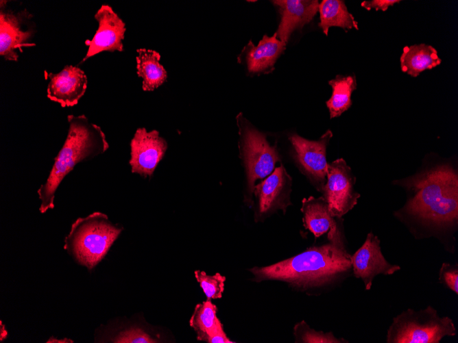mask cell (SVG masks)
Listing matches in <instances>:
<instances>
[{"label": "cell", "instance_id": "cell-1", "mask_svg": "<svg viewBox=\"0 0 458 343\" xmlns=\"http://www.w3.org/2000/svg\"><path fill=\"white\" fill-rule=\"evenodd\" d=\"M351 270V255L344 245L330 242L274 264L250 269L256 281L278 280L302 290L329 285Z\"/></svg>", "mask_w": 458, "mask_h": 343}, {"label": "cell", "instance_id": "cell-2", "mask_svg": "<svg viewBox=\"0 0 458 343\" xmlns=\"http://www.w3.org/2000/svg\"><path fill=\"white\" fill-rule=\"evenodd\" d=\"M400 184L411 192L404 207L407 213L438 227L457 223L458 177L452 167L437 166L400 181Z\"/></svg>", "mask_w": 458, "mask_h": 343}, {"label": "cell", "instance_id": "cell-3", "mask_svg": "<svg viewBox=\"0 0 458 343\" xmlns=\"http://www.w3.org/2000/svg\"><path fill=\"white\" fill-rule=\"evenodd\" d=\"M67 119L69 127L67 138L54 159L47 181L37 191L42 214L54 207L57 188L77 163L102 154L109 147L101 127L91 123L85 115L71 114Z\"/></svg>", "mask_w": 458, "mask_h": 343}, {"label": "cell", "instance_id": "cell-4", "mask_svg": "<svg viewBox=\"0 0 458 343\" xmlns=\"http://www.w3.org/2000/svg\"><path fill=\"white\" fill-rule=\"evenodd\" d=\"M122 230L107 215L95 212L72 224L64 238V249L77 263L91 270L105 257Z\"/></svg>", "mask_w": 458, "mask_h": 343}, {"label": "cell", "instance_id": "cell-5", "mask_svg": "<svg viewBox=\"0 0 458 343\" xmlns=\"http://www.w3.org/2000/svg\"><path fill=\"white\" fill-rule=\"evenodd\" d=\"M457 333L453 320L440 317L428 305L418 311L409 308L393 318L387 331V343H439L444 337Z\"/></svg>", "mask_w": 458, "mask_h": 343}, {"label": "cell", "instance_id": "cell-6", "mask_svg": "<svg viewBox=\"0 0 458 343\" xmlns=\"http://www.w3.org/2000/svg\"><path fill=\"white\" fill-rule=\"evenodd\" d=\"M239 128V157L243 161L249 191L253 193L255 181L265 179L273 171L279 155L265 135L257 130L243 116H237Z\"/></svg>", "mask_w": 458, "mask_h": 343}, {"label": "cell", "instance_id": "cell-7", "mask_svg": "<svg viewBox=\"0 0 458 343\" xmlns=\"http://www.w3.org/2000/svg\"><path fill=\"white\" fill-rule=\"evenodd\" d=\"M0 11V55L5 60L16 61L17 51L23 47L35 46L32 42L36 33L33 15L26 9L14 12L5 8V2L1 1Z\"/></svg>", "mask_w": 458, "mask_h": 343}, {"label": "cell", "instance_id": "cell-8", "mask_svg": "<svg viewBox=\"0 0 458 343\" xmlns=\"http://www.w3.org/2000/svg\"><path fill=\"white\" fill-rule=\"evenodd\" d=\"M326 177L321 192L332 215L340 218L354 207L360 197L354 188L356 179L341 158L328 164Z\"/></svg>", "mask_w": 458, "mask_h": 343}, {"label": "cell", "instance_id": "cell-9", "mask_svg": "<svg viewBox=\"0 0 458 343\" xmlns=\"http://www.w3.org/2000/svg\"><path fill=\"white\" fill-rule=\"evenodd\" d=\"M167 149V143L158 131L138 128L130 142L129 164L132 173L151 177Z\"/></svg>", "mask_w": 458, "mask_h": 343}, {"label": "cell", "instance_id": "cell-10", "mask_svg": "<svg viewBox=\"0 0 458 343\" xmlns=\"http://www.w3.org/2000/svg\"><path fill=\"white\" fill-rule=\"evenodd\" d=\"M332 136V132L328 130L318 140H309L297 134L289 137L294 149L296 159L320 192L325 184L327 175L328 164L326 162V153Z\"/></svg>", "mask_w": 458, "mask_h": 343}, {"label": "cell", "instance_id": "cell-11", "mask_svg": "<svg viewBox=\"0 0 458 343\" xmlns=\"http://www.w3.org/2000/svg\"><path fill=\"white\" fill-rule=\"evenodd\" d=\"M352 270L361 279L365 289H371L374 277L378 275H391L400 270L397 264H390L383 256L377 236L370 232L363 245L351 255Z\"/></svg>", "mask_w": 458, "mask_h": 343}, {"label": "cell", "instance_id": "cell-12", "mask_svg": "<svg viewBox=\"0 0 458 343\" xmlns=\"http://www.w3.org/2000/svg\"><path fill=\"white\" fill-rule=\"evenodd\" d=\"M98 28L91 40H86L88 51L80 62L103 51H122L123 40L126 31L125 24L108 5H102L95 14Z\"/></svg>", "mask_w": 458, "mask_h": 343}, {"label": "cell", "instance_id": "cell-13", "mask_svg": "<svg viewBox=\"0 0 458 343\" xmlns=\"http://www.w3.org/2000/svg\"><path fill=\"white\" fill-rule=\"evenodd\" d=\"M291 185V179L282 165L255 185L256 216L265 218L277 209L285 211L289 203Z\"/></svg>", "mask_w": 458, "mask_h": 343}, {"label": "cell", "instance_id": "cell-14", "mask_svg": "<svg viewBox=\"0 0 458 343\" xmlns=\"http://www.w3.org/2000/svg\"><path fill=\"white\" fill-rule=\"evenodd\" d=\"M47 97L62 107L75 105L84 94L88 79L77 66L68 65L58 73L48 74Z\"/></svg>", "mask_w": 458, "mask_h": 343}, {"label": "cell", "instance_id": "cell-15", "mask_svg": "<svg viewBox=\"0 0 458 343\" xmlns=\"http://www.w3.org/2000/svg\"><path fill=\"white\" fill-rule=\"evenodd\" d=\"M303 223L315 238L327 233L330 243L344 245L337 222L330 213L324 197L309 196L302 202Z\"/></svg>", "mask_w": 458, "mask_h": 343}, {"label": "cell", "instance_id": "cell-16", "mask_svg": "<svg viewBox=\"0 0 458 343\" xmlns=\"http://www.w3.org/2000/svg\"><path fill=\"white\" fill-rule=\"evenodd\" d=\"M272 2L278 6L281 16L275 33L277 38L286 44L294 30L301 29L313 20L320 4L317 0H276Z\"/></svg>", "mask_w": 458, "mask_h": 343}, {"label": "cell", "instance_id": "cell-17", "mask_svg": "<svg viewBox=\"0 0 458 343\" xmlns=\"http://www.w3.org/2000/svg\"><path fill=\"white\" fill-rule=\"evenodd\" d=\"M286 43L280 40L276 34L272 36L264 35L256 46L250 40L239 56V62H244L250 74L267 73L285 51Z\"/></svg>", "mask_w": 458, "mask_h": 343}, {"label": "cell", "instance_id": "cell-18", "mask_svg": "<svg viewBox=\"0 0 458 343\" xmlns=\"http://www.w3.org/2000/svg\"><path fill=\"white\" fill-rule=\"evenodd\" d=\"M441 62L437 50L426 44L405 47L400 58L402 71L413 77L425 70L435 68Z\"/></svg>", "mask_w": 458, "mask_h": 343}, {"label": "cell", "instance_id": "cell-19", "mask_svg": "<svg viewBox=\"0 0 458 343\" xmlns=\"http://www.w3.org/2000/svg\"><path fill=\"white\" fill-rule=\"evenodd\" d=\"M136 51V73L143 79L142 88L144 91H153L167 79V73L160 64V55L155 50L145 48Z\"/></svg>", "mask_w": 458, "mask_h": 343}, {"label": "cell", "instance_id": "cell-20", "mask_svg": "<svg viewBox=\"0 0 458 343\" xmlns=\"http://www.w3.org/2000/svg\"><path fill=\"white\" fill-rule=\"evenodd\" d=\"M320 22L318 26L328 36L330 27H339L344 29H359L358 23L348 11L344 1L323 0L319 4Z\"/></svg>", "mask_w": 458, "mask_h": 343}, {"label": "cell", "instance_id": "cell-21", "mask_svg": "<svg viewBox=\"0 0 458 343\" xmlns=\"http://www.w3.org/2000/svg\"><path fill=\"white\" fill-rule=\"evenodd\" d=\"M332 87L331 97L326 101L330 118L339 116L351 106V94L357 88L356 77L337 75L328 81Z\"/></svg>", "mask_w": 458, "mask_h": 343}, {"label": "cell", "instance_id": "cell-22", "mask_svg": "<svg viewBox=\"0 0 458 343\" xmlns=\"http://www.w3.org/2000/svg\"><path fill=\"white\" fill-rule=\"evenodd\" d=\"M217 307L210 300H206L195 306L189 323L196 332L198 340L206 342L211 334L223 327L217 317Z\"/></svg>", "mask_w": 458, "mask_h": 343}, {"label": "cell", "instance_id": "cell-23", "mask_svg": "<svg viewBox=\"0 0 458 343\" xmlns=\"http://www.w3.org/2000/svg\"><path fill=\"white\" fill-rule=\"evenodd\" d=\"M293 334L296 342L302 343H343L348 342L343 338H336L333 332L315 331L304 320L294 326Z\"/></svg>", "mask_w": 458, "mask_h": 343}, {"label": "cell", "instance_id": "cell-24", "mask_svg": "<svg viewBox=\"0 0 458 343\" xmlns=\"http://www.w3.org/2000/svg\"><path fill=\"white\" fill-rule=\"evenodd\" d=\"M195 277L202 288L207 300L220 298L224 290L226 277L219 273L208 275L201 270L195 271Z\"/></svg>", "mask_w": 458, "mask_h": 343}, {"label": "cell", "instance_id": "cell-25", "mask_svg": "<svg viewBox=\"0 0 458 343\" xmlns=\"http://www.w3.org/2000/svg\"><path fill=\"white\" fill-rule=\"evenodd\" d=\"M116 343H155L158 340L139 327H130L119 332L112 340Z\"/></svg>", "mask_w": 458, "mask_h": 343}, {"label": "cell", "instance_id": "cell-26", "mask_svg": "<svg viewBox=\"0 0 458 343\" xmlns=\"http://www.w3.org/2000/svg\"><path fill=\"white\" fill-rule=\"evenodd\" d=\"M439 281L446 288L458 294V266L443 263L439 269Z\"/></svg>", "mask_w": 458, "mask_h": 343}, {"label": "cell", "instance_id": "cell-27", "mask_svg": "<svg viewBox=\"0 0 458 343\" xmlns=\"http://www.w3.org/2000/svg\"><path fill=\"white\" fill-rule=\"evenodd\" d=\"M400 0H372L364 1L361 3L362 8L367 10L375 9L376 10L386 11L389 6L394 5L395 3H399Z\"/></svg>", "mask_w": 458, "mask_h": 343}, {"label": "cell", "instance_id": "cell-28", "mask_svg": "<svg viewBox=\"0 0 458 343\" xmlns=\"http://www.w3.org/2000/svg\"><path fill=\"white\" fill-rule=\"evenodd\" d=\"M208 343H233L226 335L223 327L219 328L208 338Z\"/></svg>", "mask_w": 458, "mask_h": 343}, {"label": "cell", "instance_id": "cell-29", "mask_svg": "<svg viewBox=\"0 0 458 343\" xmlns=\"http://www.w3.org/2000/svg\"><path fill=\"white\" fill-rule=\"evenodd\" d=\"M1 338L0 340L2 341L3 339H5L7 337L8 333L6 330L5 329V326L2 324V322L1 321Z\"/></svg>", "mask_w": 458, "mask_h": 343}, {"label": "cell", "instance_id": "cell-30", "mask_svg": "<svg viewBox=\"0 0 458 343\" xmlns=\"http://www.w3.org/2000/svg\"><path fill=\"white\" fill-rule=\"evenodd\" d=\"M63 341H69V342H73L70 340L64 339L63 340H59L54 339L53 338H51L47 342H63Z\"/></svg>", "mask_w": 458, "mask_h": 343}]
</instances>
